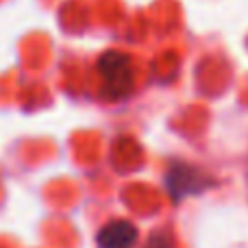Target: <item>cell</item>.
<instances>
[{"label": "cell", "mask_w": 248, "mask_h": 248, "mask_svg": "<svg viewBox=\"0 0 248 248\" xmlns=\"http://www.w3.org/2000/svg\"><path fill=\"white\" fill-rule=\"evenodd\" d=\"M98 72L103 77L105 92L111 96H124L133 87V65L126 55L118 50L105 52L98 59Z\"/></svg>", "instance_id": "cell-1"}, {"label": "cell", "mask_w": 248, "mask_h": 248, "mask_svg": "<svg viewBox=\"0 0 248 248\" xmlns=\"http://www.w3.org/2000/svg\"><path fill=\"white\" fill-rule=\"evenodd\" d=\"M207 181H202L201 172L189 166H176L168 172V187L174 198H183L187 194H196L205 187Z\"/></svg>", "instance_id": "cell-2"}, {"label": "cell", "mask_w": 248, "mask_h": 248, "mask_svg": "<svg viewBox=\"0 0 248 248\" xmlns=\"http://www.w3.org/2000/svg\"><path fill=\"white\" fill-rule=\"evenodd\" d=\"M137 229L126 220H113L98 231V248H133Z\"/></svg>", "instance_id": "cell-3"}, {"label": "cell", "mask_w": 248, "mask_h": 248, "mask_svg": "<svg viewBox=\"0 0 248 248\" xmlns=\"http://www.w3.org/2000/svg\"><path fill=\"white\" fill-rule=\"evenodd\" d=\"M146 248H174V242H172V237L168 233H155L148 240Z\"/></svg>", "instance_id": "cell-4"}]
</instances>
